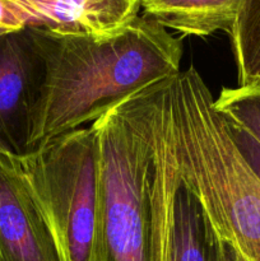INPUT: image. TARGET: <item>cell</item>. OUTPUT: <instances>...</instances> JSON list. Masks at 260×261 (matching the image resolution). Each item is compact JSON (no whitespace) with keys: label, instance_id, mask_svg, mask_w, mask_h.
<instances>
[{"label":"cell","instance_id":"5","mask_svg":"<svg viewBox=\"0 0 260 261\" xmlns=\"http://www.w3.org/2000/svg\"><path fill=\"white\" fill-rule=\"evenodd\" d=\"M166 82L144 91L153 148L149 261H214L213 229L176 170L163 110Z\"/></svg>","mask_w":260,"mask_h":261},{"label":"cell","instance_id":"9","mask_svg":"<svg viewBox=\"0 0 260 261\" xmlns=\"http://www.w3.org/2000/svg\"><path fill=\"white\" fill-rule=\"evenodd\" d=\"M242 0H140L143 15L166 30L206 37L231 32Z\"/></svg>","mask_w":260,"mask_h":261},{"label":"cell","instance_id":"6","mask_svg":"<svg viewBox=\"0 0 260 261\" xmlns=\"http://www.w3.org/2000/svg\"><path fill=\"white\" fill-rule=\"evenodd\" d=\"M45 79L41 32H0V153L20 158L32 150L33 116Z\"/></svg>","mask_w":260,"mask_h":261},{"label":"cell","instance_id":"8","mask_svg":"<svg viewBox=\"0 0 260 261\" xmlns=\"http://www.w3.org/2000/svg\"><path fill=\"white\" fill-rule=\"evenodd\" d=\"M0 261H60L19 160L0 153Z\"/></svg>","mask_w":260,"mask_h":261},{"label":"cell","instance_id":"11","mask_svg":"<svg viewBox=\"0 0 260 261\" xmlns=\"http://www.w3.org/2000/svg\"><path fill=\"white\" fill-rule=\"evenodd\" d=\"M214 107L260 142V83L236 88L224 87L214 98Z\"/></svg>","mask_w":260,"mask_h":261},{"label":"cell","instance_id":"3","mask_svg":"<svg viewBox=\"0 0 260 261\" xmlns=\"http://www.w3.org/2000/svg\"><path fill=\"white\" fill-rule=\"evenodd\" d=\"M144 91L92 124L99 144V198L91 261H149L153 148Z\"/></svg>","mask_w":260,"mask_h":261},{"label":"cell","instance_id":"4","mask_svg":"<svg viewBox=\"0 0 260 261\" xmlns=\"http://www.w3.org/2000/svg\"><path fill=\"white\" fill-rule=\"evenodd\" d=\"M60 261H91L99 198L93 125L64 133L18 158Z\"/></svg>","mask_w":260,"mask_h":261},{"label":"cell","instance_id":"7","mask_svg":"<svg viewBox=\"0 0 260 261\" xmlns=\"http://www.w3.org/2000/svg\"><path fill=\"white\" fill-rule=\"evenodd\" d=\"M140 0H0V32L110 36L139 15Z\"/></svg>","mask_w":260,"mask_h":261},{"label":"cell","instance_id":"1","mask_svg":"<svg viewBox=\"0 0 260 261\" xmlns=\"http://www.w3.org/2000/svg\"><path fill=\"white\" fill-rule=\"evenodd\" d=\"M40 32L45 79L33 116L32 149L93 124L129 97L181 71V38L144 15L110 36Z\"/></svg>","mask_w":260,"mask_h":261},{"label":"cell","instance_id":"13","mask_svg":"<svg viewBox=\"0 0 260 261\" xmlns=\"http://www.w3.org/2000/svg\"><path fill=\"white\" fill-rule=\"evenodd\" d=\"M212 227V226H211ZM213 229V228H212ZM214 261H247L232 246L229 242L224 241L213 231Z\"/></svg>","mask_w":260,"mask_h":261},{"label":"cell","instance_id":"10","mask_svg":"<svg viewBox=\"0 0 260 261\" xmlns=\"http://www.w3.org/2000/svg\"><path fill=\"white\" fill-rule=\"evenodd\" d=\"M229 38L239 86L260 83V0H242Z\"/></svg>","mask_w":260,"mask_h":261},{"label":"cell","instance_id":"2","mask_svg":"<svg viewBox=\"0 0 260 261\" xmlns=\"http://www.w3.org/2000/svg\"><path fill=\"white\" fill-rule=\"evenodd\" d=\"M163 110L176 170L213 231L247 261H260V180L195 66L166 82Z\"/></svg>","mask_w":260,"mask_h":261},{"label":"cell","instance_id":"12","mask_svg":"<svg viewBox=\"0 0 260 261\" xmlns=\"http://www.w3.org/2000/svg\"><path fill=\"white\" fill-rule=\"evenodd\" d=\"M224 119L228 124L229 133L233 138L235 144L237 145L242 157L260 180V142L233 120H229L227 117Z\"/></svg>","mask_w":260,"mask_h":261}]
</instances>
